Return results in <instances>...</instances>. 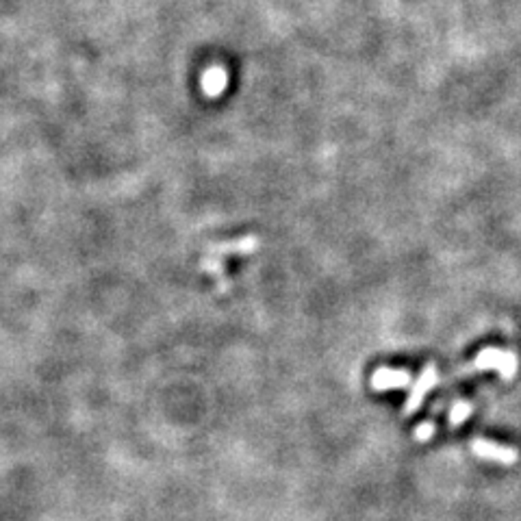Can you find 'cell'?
<instances>
[{"instance_id": "obj_2", "label": "cell", "mask_w": 521, "mask_h": 521, "mask_svg": "<svg viewBox=\"0 0 521 521\" xmlns=\"http://www.w3.org/2000/svg\"><path fill=\"white\" fill-rule=\"evenodd\" d=\"M436 385H439V369H436L434 363H428V365L422 369V374L417 376V380H413L411 393H409L406 402H404L402 415L409 417V415H413V413H417L419 409H422L426 395H428Z\"/></svg>"}, {"instance_id": "obj_3", "label": "cell", "mask_w": 521, "mask_h": 521, "mask_svg": "<svg viewBox=\"0 0 521 521\" xmlns=\"http://www.w3.org/2000/svg\"><path fill=\"white\" fill-rule=\"evenodd\" d=\"M471 452L478 458L491 460V463H499V465H515L519 458L515 448L495 443V441H489V439H480V436L471 441Z\"/></svg>"}, {"instance_id": "obj_4", "label": "cell", "mask_w": 521, "mask_h": 521, "mask_svg": "<svg viewBox=\"0 0 521 521\" xmlns=\"http://www.w3.org/2000/svg\"><path fill=\"white\" fill-rule=\"evenodd\" d=\"M372 389L374 391H393V389H409L413 385V376L406 369H391L378 367L372 374Z\"/></svg>"}, {"instance_id": "obj_6", "label": "cell", "mask_w": 521, "mask_h": 521, "mask_svg": "<svg viewBox=\"0 0 521 521\" xmlns=\"http://www.w3.org/2000/svg\"><path fill=\"white\" fill-rule=\"evenodd\" d=\"M471 413H474L471 402H467V399H456V402L452 404V409H450V415H448L450 428H458L460 424H465Z\"/></svg>"}, {"instance_id": "obj_1", "label": "cell", "mask_w": 521, "mask_h": 521, "mask_svg": "<svg viewBox=\"0 0 521 521\" xmlns=\"http://www.w3.org/2000/svg\"><path fill=\"white\" fill-rule=\"evenodd\" d=\"M517 354L511 350H499V348H485L480 350L478 356L474 358L471 367H467L465 372H485V369H493L499 374L502 380H513L517 374Z\"/></svg>"}, {"instance_id": "obj_5", "label": "cell", "mask_w": 521, "mask_h": 521, "mask_svg": "<svg viewBox=\"0 0 521 521\" xmlns=\"http://www.w3.org/2000/svg\"><path fill=\"white\" fill-rule=\"evenodd\" d=\"M258 248V237H242L235 239V242H222V244H213L209 246V254H250Z\"/></svg>"}, {"instance_id": "obj_7", "label": "cell", "mask_w": 521, "mask_h": 521, "mask_svg": "<svg viewBox=\"0 0 521 521\" xmlns=\"http://www.w3.org/2000/svg\"><path fill=\"white\" fill-rule=\"evenodd\" d=\"M436 432V424L434 422H422L415 430H413V439L419 441V443H426V441H430Z\"/></svg>"}]
</instances>
